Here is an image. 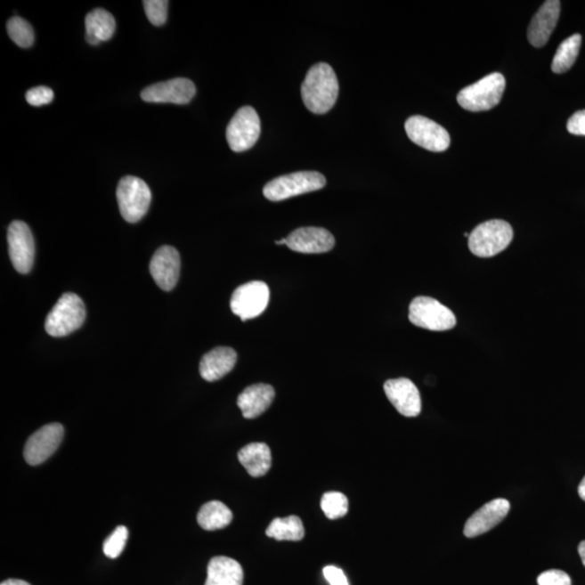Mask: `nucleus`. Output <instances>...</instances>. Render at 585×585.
Wrapping results in <instances>:
<instances>
[{"label":"nucleus","instance_id":"nucleus-1","mask_svg":"<svg viewBox=\"0 0 585 585\" xmlns=\"http://www.w3.org/2000/svg\"><path fill=\"white\" fill-rule=\"evenodd\" d=\"M339 85L331 65L318 63L309 69L302 85V97L310 112L324 114L337 103Z\"/></svg>","mask_w":585,"mask_h":585},{"label":"nucleus","instance_id":"nucleus-2","mask_svg":"<svg viewBox=\"0 0 585 585\" xmlns=\"http://www.w3.org/2000/svg\"><path fill=\"white\" fill-rule=\"evenodd\" d=\"M505 86L507 82L501 73L489 74L462 89L458 94V103L467 111H489L501 102Z\"/></svg>","mask_w":585,"mask_h":585},{"label":"nucleus","instance_id":"nucleus-3","mask_svg":"<svg viewBox=\"0 0 585 585\" xmlns=\"http://www.w3.org/2000/svg\"><path fill=\"white\" fill-rule=\"evenodd\" d=\"M513 237L511 224L504 220H489L469 233L468 248L478 257H493L511 244Z\"/></svg>","mask_w":585,"mask_h":585},{"label":"nucleus","instance_id":"nucleus-4","mask_svg":"<svg viewBox=\"0 0 585 585\" xmlns=\"http://www.w3.org/2000/svg\"><path fill=\"white\" fill-rule=\"evenodd\" d=\"M86 319L82 298L74 293H64L49 313L45 329L53 337H63L77 331Z\"/></svg>","mask_w":585,"mask_h":585},{"label":"nucleus","instance_id":"nucleus-5","mask_svg":"<svg viewBox=\"0 0 585 585\" xmlns=\"http://www.w3.org/2000/svg\"><path fill=\"white\" fill-rule=\"evenodd\" d=\"M327 184V179L318 172H297L278 177L264 188L270 201L280 202L305 193L318 191Z\"/></svg>","mask_w":585,"mask_h":585},{"label":"nucleus","instance_id":"nucleus-6","mask_svg":"<svg viewBox=\"0 0 585 585\" xmlns=\"http://www.w3.org/2000/svg\"><path fill=\"white\" fill-rule=\"evenodd\" d=\"M117 199L123 218L134 223L146 216L152 201V193L142 179L126 176L118 183Z\"/></svg>","mask_w":585,"mask_h":585},{"label":"nucleus","instance_id":"nucleus-7","mask_svg":"<svg viewBox=\"0 0 585 585\" xmlns=\"http://www.w3.org/2000/svg\"><path fill=\"white\" fill-rule=\"evenodd\" d=\"M410 322L429 331H448L457 324V318L448 307L432 297L414 298L409 308Z\"/></svg>","mask_w":585,"mask_h":585},{"label":"nucleus","instance_id":"nucleus-8","mask_svg":"<svg viewBox=\"0 0 585 585\" xmlns=\"http://www.w3.org/2000/svg\"><path fill=\"white\" fill-rule=\"evenodd\" d=\"M270 299L268 285L262 281H252L239 287L233 292L230 307L242 321L257 318L266 310Z\"/></svg>","mask_w":585,"mask_h":585},{"label":"nucleus","instance_id":"nucleus-9","mask_svg":"<svg viewBox=\"0 0 585 585\" xmlns=\"http://www.w3.org/2000/svg\"><path fill=\"white\" fill-rule=\"evenodd\" d=\"M260 136V119L252 107L238 110L227 127V140L234 152H244L254 147Z\"/></svg>","mask_w":585,"mask_h":585},{"label":"nucleus","instance_id":"nucleus-10","mask_svg":"<svg viewBox=\"0 0 585 585\" xmlns=\"http://www.w3.org/2000/svg\"><path fill=\"white\" fill-rule=\"evenodd\" d=\"M404 128L412 142L428 151H446L451 143V138L446 128L421 115L410 118Z\"/></svg>","mask_w":585,"mask_h":585},{"label":"nucleus","instance_id":"nucleus-11","mask_svg":"<svg viewBox=\"0 0 585 585\" xmlns=\"http://www.w3.org/2000/svg\"><path fill=\"white\" fill-rule=\"evenodd\" d=\"M8 251L13 267L20 273L31 272L35 258V242L27 223L16 220L8 228Z\"/></svg>","mask_w":585,"mask_h":585},{"label":"nucleus","instance_id":"nucleus-12","mask_svg":"<svg viewBox=\"0 0 585 585\" xmlns=\"http://www.w3.org/2000/svg\"><path fill=\"white\" fill-rule=\"evenodd\" d=\"M64 437V428L61 424L52 423L45 425L28 439L24 447V459L32 467L42 464L57 451Z\"/></svg>","mask_w":585,"mask_h":585},{"label":"nucleus","instance_id":"nucleus-13","mask_svg":"<svg viewBox=\"0 0 585 585\" xmlns=\"http://www.w3.org/2000/svg\"><path fill=\"white\" fill-rule=\"evenodd\" d=\"M197 93V88L189 78L178 77L144 88L143 102L151 103L187 104Z\"/></svg>","mask_w":585,"mask_h":585},{"label":"nucleus","instance_id":"nucleus-14","mask_svg":"<svg viewBox=\"0 0 585 585\" xmlns=\"http://www.w3.org/2000/svg\"><path fill=\"white\" fill-rule=\"evenodd\" d=\"M384 390L389 402L403 417L415 418L421 413V394L409 378L389 379L385 383Z\"/></svg>","mask_w":585,"mask_h":585},{"label":"nucleus","instance_id":"nucleus-15","mask_svg":"<svg viewBox=\"0 0 585 585\" xmlns=\"http://www.w3.org/2000/svg\"><path fill=\"white\" fill-rule=\"evenodd\" d=\"M150 272L163 291H172L176 287L180 274V256L173 247L159 248L150 263Z\"/></svg>","mask_w":585,"mask_h":585},{"label":"nucleus","instance_id":"nucleus-16","mask_svg":"<svg viewBox=\"0 0 585 585\" xmlns=\"http://www.w3.org/2000/svg\"><path fill=\"white\" fill-rule=\"evenodd\" d=\"M511 504L505 499H496L484 504L467 519L465 537L475 538L490 532L508 516Z\"/></svg>","mask_w":585,"mask_h":585},{"label":"nucleus","instance_id":"nucleus-17","mask_svg":"<svg viewBox=\"0 0 585 585\" xmlns=\"http://www.w3.org/2000/svg\"><path fill=\"white\" fill-rule=\"evenodd\" d=\"M334 245L333 234L323 228H299L287 238V247L302 254L327 253L331 251Z\"/></svg>","mask_w":585,"mask_h":585},{"label":"nucleus","instance_id":"nucleus-18","mask_svg":"<svg viewBox=\"0 0 585 585\" xmlns=\"http://www.w3.org/2000/svg\"><path fill=\"white\" fill-rule=\"evenodd\" d=\"M561 16V2L548 0L530 22L527 37L533 47L541 48L548 42Z\"/></svg>","mask_w":585,"mask_h":585},{"label":"nucleus","instance_id":"nucleus-19","mask_svg":"<svg viewBox=\"0 0 585 585\" xmlns=\"http://www.w3.org/2000/svg\"><path fill=\"white\" fill-rule=\"evenodd\" d=\"M276 392L272 385L255 384L243 390L238 397V407L241 410L245 418H256L266 412L272 403Z\"/></svg>","mask_w":585,"mask_h":585},{"label":"nucleus","instance_id":"nucleus-20","mask_svg":"<svg viewBox=\"0 0 585 585\" xmlns=\"http://www.w3.org/2000/svg\"><path fill=\"white\" fill-rule=\"evenodd\" d=\"M238 354L230 347H217L204 354L199 362V374L207 382H216L226 377L236 366Z\"/></svg>","mask_w":585,"mask_h":585},{"label":"nucleus","instance_id":"nucleus-21","mask_svg":"<svg viewBox=\"0 0 585 585\" xmlns=\"http://www.w3.org/2000/svg\"><path fill=\"white\" fill-rule=\"evenodd\" d=\"M243 579L241 565L230 557H216L208 564L205 585H243Z\"/></svg>","mask_w":585,"mask_h":585},{"label":"nucleus","instance_id":"nucleus-22","mask_svg":"<svg viewBox=\"0 0 585 585\" xmlns=\"http://www.w3.org/2000/svg\"><path fill=\"white\" fill-rule=\"evenodd\" d=\"M238 458L252 477H262L272 467V451L266 443H249L240 450Z\"/></svg>","mask_w":585,"mask_h":585},{"label":"nucleus","instance_id":"nucleus-23","mask_svg":"<svg viewBox=\"0 0 585 585\" xmlns=\"http://www.w3.org/2000/svg\"><path fill=\"white\" fill-rule=\"evenodd\" d=\"M85 25H86L87 42L93 46L111 39L117 29V22L112 14L100 8L87 14Z\"/></svg>","mask_w":585,"mask_h":585},{"label":"nucleus","instance_id":"nucleus-24","mask_svg":"<svg viewBox=\"0 0 585 585\" xmlns=\"http://www.w3.org/2000/svg\"><path fill=\"white\" fill-rule=\"evenodd\" d=\"M232 512L226 504L220 501L205 503L198 514L199 526L207 532L226 528L232 524Z\"/></svg>","mask_w":585,"mask_h":585},{"label":"nucleus","instance_id":"nucleus-25","mask_svg":"<svg viewBox=\"0 0 585 585\" xmlns=\"http://www.w3.org/2000/svg\"><path fill=\"white\" fill-rule=\"evenodd\" d=\"M266 534L278 541H301L305 536L302 519L294 515L273 519L266 530Z\"/></svg>","mask_w":585,"mask_h":585},{"label":"nucleus","instance_id":"nucleus-26","mask_svg":"<svg viewBox=\"0 0 585 585\" xmlns=\"http://www.w3.org/2000/svg\"><path fill=\"white\" fill-rule=\"evenodd\" d=\"M581 44L582 37L580 34H573V37L565 39L555 53L552 71L557 74L569 71L576 62Z\"/></svg>","mask_w":585,"mask_h":585},{"label":"nucleus","instance_id":"nucleus-27","mask_svg":"<svg viewBox=\"0 0 585 585\" xmlns=\"http://www.w3.org/2000/svg\"><path fill=\"white\" fill-rule=\"evenodd\" d=\"M10 38L21 48L31 47L34 43V31L31 24L20 17H13L7 23Z\"/></svg>","mask_w":585,"mask_h":585},{"label":"nucleus","instance_id":"nucleus-28","mask_svg":"<svg viewBox=\"0 0 585 585\" xmlns=\"http://www.w3.org/2000/svg\"><path fill=\"white\" fill-rule=\"evenodd\" d=\"M348 499L341 492H327L321 499L322 511L329 519L344 517L348 513Z\"/></svg>","mask_w":585,"mask_h":585},{"label":"nucleus","instance_id":"nucleus-29","mask_svg":"<svg viewBox=\"0 0 585 585\" xmlns=\"http://www.w3.org/2000/svg\"><path fill=\"white\" fill-rule=\"evenodd\" d=\"M128 539V529L125 526H118L110 534L103 543V552L106 557L111 559L118 558L126 547Z\"/></svg>","mask_w":585,"mask_h":585},{"label":"nucleus","instance_id":"nucleus-30","mask_svg":"<svg viewBox=\"0 0 585 585\" xmlns=\"http://www.w3.org/2000/svg\"><path fill=\"white\" fill-rule=\"evenodd\" d=\"M168 4L167 0H144V12H146L149 21L155 27H161L167 21Z\"/></svg>","mask_w":585,"mask_h":585},{"label":"nucleus","instance_id":"nucleus-31","mask_svg":"<svg viewBox=\"0 0 585 585\" xmlns=\"http://www.w3.org/2000/svg\"><path fill=\"white\" fill-rule=\"evenodd\" d=\"M54 97L53 89L45 86L29 89L27 93V102L33 107L46 106L53 102Z\"/></svg>","mask_w":585,"mask_h":585},{"label":"nucleus","instance_id":"nucleus-32","mask_svg":"<svg viewBox=\"0 0 585 585\" xmlns=\"http://www.w3.org/2000/svg\"><path fill=\"white\" fill-rule=\"evenodd\" d=\"M539 585H572V579L562 570H548L540 574L538 578Z\"/></svg>","mask_w":585,"mask_h":585},{"label":"nucleus","instance_id":"nucleus-33","mask_svg":"<svg viewBox=\"0 0 585 585\" xmlns=\"http://www.w3.org/2000/svg\"><path fill=\"white\" fill-rule=\"evenodd\" d=\"M567 130L574 136H585V110L574 113L568 119Z\"/></svg>","mask_w":585,"mask_h":585},{"label":"nucleus","instance_id":"nucleus-34","mask_svg":"<svg viewBox=\"0 0 585 585\" xmlns=\"http://www.w3.org/2000/svg\"><path fill=\"white\" fill-rule=\"evenodd\" d=\"M323 574L329 585H349L347 577L341 568L327 566L323 569Z\"/></svg>","mask_w":585,"mask_h":585},{"label":"nucleus","instance_id":"nucleus-35","mask_svg":"<svg viewBox=\"0 0 585 585\" xmlns=\"http://www.w3.org/2000/svg\"><path fill=\"white\" fill-rule=\"evenodd\" d=\"M0 585H31L28 583L27 581H24V580H19V579H8L6 581L2 582Z\"/></svg>","mask_w":585,"mask_h":585},{"label":"nucleus","instance_id":"nucleus-36","mask_svg":"<svg viewBox=\"0 0 585 585\" xmlns=\"http://www.w3.org/2000/svg\"><path fill=\"white\" fill-rule=\"evenodd\" d=\"M578 492H579L580 498H581L583 500V501H585V476L582 479V482L580 483V484H579Z\"/></svg>","mask_w":585,"mask_h":585},{"label":"nucleus","instance_id":"nucleus-37","mask_svg":"<svg viewBox=\"0 0 585 585\" xmlns=\"http://www.w3.org/2000/svg\"><path fill=\"white\" fill-rule=\"evenodd\" d=\"M578 551L580 557H581L582 563L585 566V541H582L581 543L579 544Z\"/></svg>","mask_w":585,"mask_h":585},{"label":"nucleus","instance_id":"nucleus-38","mask_svg":"<svg viewBox=\"0 0 585 585\" xmlns=\"http://www.w3.org/2000/svg\"><path fill=\"white\" fill-rule=\"evenodd\" d=\"M277 245H287V239H282L279 240V241H276Z\"/></svg>","mask_w":585,"mask_h":585},{"label":"nucleus","instance_id":"nucleus-39","mask_svg":"<svg viewBox=\"0 0 585 585\" xmlns=\"http://www.w3.org/2000/svg\"><path fill=\"white\" fill-rule=\"evenodd\" d=\"M464 237L469 238V233L465 232Z\"/></svg>","mask_w":585,"mask_h":585}]
</instances>
